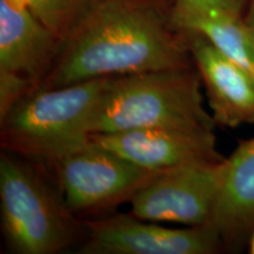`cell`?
<instances>
[{
	"mask_svg": "<svg viewBox=\"0 0 254 254\" xmlns=\"http://www.w3.org/2000/svg\"><path fill=\"white\" fill-rule=\"evenodd\" d=\"M110 78L31 91L0 120L6 152L53 163L91 142V123Z\"/></svg>",
	"mask_w": 254,
	"mask_h": 254,
	"instance_id": "3957f363",
	"label": "cell"
},
{
	"mask_svg": "<svg viewBox=\"0 0 254 254\" xmlns=\"http://www.w3.org/2000/svg\"><path fill=\"white\" fill-rule=\"evenodd\" d=\"M64 43L103 0H23Z\"/></svg>",
	"mask_w": 254,
	"mask_h": 254,
	"instance_id": "4fadbf2b",
	"label": "cell"
},
{
	"mask_svg": "<svg viewBox=\"0 0 254 254\" xmlns=\"http://www.w3.org/2000/svg\"><path fill=\"white\" fill-rule=\"evenodd\" d=\"M1 227L9 249L19 254H55L80 232L63 195L31 165L9 152L0 158Z\"/></svg>",
	"mask_w": 254,
	"mask_h": 254,
	"instance_id": "277c9868",
	"label": "cell"
},
{
	"mask_svg": "<svg viewBox=\"0 0 254 254\" xmlns=\"http://www.w3.org/2000/svg\"><path fill=\"white\" fill-rule=\"evenodd\" d=\"M221 239H234L254 228V138L240 141L226 166L211 222Z\"/></svg>",
	"mask_w": 254,
	"mask_h": 254,
	"instance_id": "8fae6325",
	"label": "cell"
},
{
	"mask_svg": "<svg viewBox=\"0 0 254 254\" xmlns=\"http://www.w3.org/2000/svg\"><path fill=\"white\" fill-rule=\"evenodd\" d=\"M245 0H173L171 21L174 26L187 19L212 12L241 15Z\"/></svg>",
	"mask_w": 254,
	"mask_h": 254,
	"instance_id": "5bb4252c",
	"label": "cell"
},
{
	"mask_svg": "<svg viewBox=\"0 0 254 254\" xmlns=\"http://www.w3.org/2000/svg\"><path fill=\"white\" fill-rule=\"evenodd\" d=\"M176 27L207 38L254 82V33L241 15L212 12L187 19Z\"/></svg>",
	"mask_w": 254,
	"mask_h": 254,
	"instance_id": "7c38bea8",
	"label": "cell"
},
{
	"mask_svg": "<svg viewBox=\"0 0 254 254\" xmlns=\"http://www.w3.org/2000/svg\"><path fill=\"white\" fill-rule=\"evenodd\" d=\"M244 20L247 24V26L251 28V31L254 33V0H251L249 9H247V13L244 17Z\"/></svg>",
	"mask_w": 254,
	"mask_h": 254,
	"instance_id": "2e32d148",
	"label": "cell"
},
{
	"mask_svg": "<svg viewBox=\"0 0 254 254\" xmlns=\"http://www.w3.org/2000/svg\"><path fill=\"white\" fill-rule=\"evenodd\" d=\"M200 74L192 66L112 77L95 110L91 134L152 127L213 131Z\"/></svg>",
	"mask_w": 254,
	"mask_h": 254,
	"instance_id": "7a4b0ae2",
	"label": "cell"
},
{
	"mask_svg": "<svg viewBox=\"0 0 254 254\" xmlns=\"http://www.w3.org/2000/svg\"><path fill=\"white\" fill-rule=\"evenodd\" d=\"M152 0H103L63 43L39 86L190 66L185 36Z\"/></svg>",
	"mask_w": 254,
	"mask_h": 254,
	"instance_id": "6da1fadb",
	"label": "cell"
},
{
	"mask_svg": "<svg viewBox=\"0 0 254 254\" xmlns=\"http://www.w3.org/2000/svg\"><path fill=\"white\" fill-rule=\"evenodd\" d=\"M34 88H37V85L31 79L0 69V120L4 119Z\"/></svg>",
	"mask_w": 254,
	"mask_h": 254,
	"instance_id": "9a60e30c",
	"label": "cell"
},
{
	"mask_svg": "<svg viewBox=\"0 0 254 254\" xmlns=\"http://www.w3.org/2000/svg\"><path fill=\"white\" fill-rule=\"evenodd\" d=\"M62 45L23 0H0V69L24 75L38 87Z\"/></svg>",
	"mask_w": 254,
	"mask_h": 254,
	"instance_id": "9c48e42d",
	"label": "cell"
},
{
	"mask_svg": "<svg viewBox=\"0 0 254 254\" xmlns=\"http://www.w3.org/2000/svg\"><path fill=\"white\" fill-rule=\"evenodd\" d=\"M91 141L151 171L193 164L219 163L224 157L213 131L152 127L91 134Z\"/></svg>",
	"mask_w": 254,
	"mask_h": 254,
	"instance_id": "ba28073f",
	"label": "cell"
},
{
	"mask_svg": "<svg viewBox=\"0 0 254 254\" xmlns=\"http://www.w3.org/2000/svg\"><path fill=\"white\" fill-rule=\"evenodd\" d=\"M60 192L72 213L98 211L131 201L133 195L160 171H151L90 142L57 159Z\"/></svg>",
	"mask_w": 254,
	"mask_h": 254,
	"instance_id": "5b68a950",
	"label": "cell"
},
{
	"mask_svg": "<svg viewBox=\"0 0 254 254\" xmlns=\"http://www.w3.org/2000/svg\"><path fill=\"white\" fill-rule=\"evenodd\" d=\"M85 254H211L221 237L212 225L168 228L132 213L84 222Z\"/></svg>",
	"mask_w": 254,
	"mask_h": 254,
	"instance_id": "52a82bcc",
	"label": "cell"
},
{
	"mask_svg": "<svg viewBox=\"0 0 254 254\" xmlns=\"http://www.w3.org/2000/svg\"><path fill=\"white\" fill-rule=\"evenodd\" d=\"M183 32L194 67L204 82L215 124H254V82L217 47L196 32Z\"/></svg>",
	"mask_w": 254,
	"mask_h": 254,
	"instance_id": "30bf717a",
	"label": "cell"
},
{
	"mask_svg": "<svg viewBox=\"0 0 254 254\" xmlns=\"http://www.w3.org/2000/svg\"><path fill=\"white\" fill-rule=\"evenodd\" d=\"M226 158L160 171L131 199V213L145 220L202 226L211 222Z\"/></svg>",
	"mask_w": 254,
	"mask_h": 254,
	"instance_id": "8992f818",
	"label": "cell"
}]
</instances>
